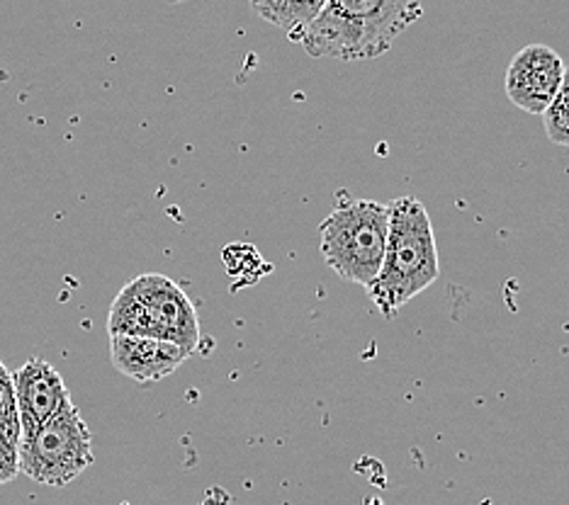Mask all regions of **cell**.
<instances>
[{"mask_svg":"<svg viewBox=\"0 0 569 505\" xmlns=\"http://www.w3.org/2000/svg\"><path fill=\"white\" fill-rule=\"evenodd\" d=\"M327 0H251V10L258 18L288 34L290 42L300 44Z\"/></svg>","mask_w":569,"mask_h":505,"instance_id":"cell-9","label":"cell"},{"mask_svg":"<svg viewBox=\"0 0 569 505\" xmlns=\"http://www.w3.org/2000/svg\"><path fill=\"white\" fill-rule=\"evenodd\" d=\"M0 425L10 427V431H20L16 384H12V372L6 367L3 360H0Z\"/></svg>","mask_w":569,"mask_h":505,"instance_id":"cell-11","label":"cell"},{"mask_svg":"<svg viewBox=\"0 0 569 505\" xmlns=\"http://www.w3.org/2000/svg\"><path fill=\"white\" fill-rule=\"evenodd\" d=\"M20 431H10V427L0 425V484H8L20 472Z\"/></svg>","mask_w":569,"mask_h":505,"instance_id":"cell-12","label":"cell"},{"mask_svg":"<svg viewBox=\"0 0 569 505\" xmlns=\"http://www.w3.org/2000/svg\"><path fill=\"white\" fill-rule=\"evenodd\" d=\"M108 331L110 335H141L173 343L190 355L200 345L196 304L183 287L159 272H147L124 284L110 306Z\"/></svg>","mask_w":569,"mask_h":505,"instance_id":"cell-3","label":"cell"},{"mask_svg":"<svg viewBox=\"0 0 569 505\" xmlns=\"http://www.w3.org/2000/svg\"><path fill=\"white\" fill-rule=\"evenodd\" d=\"M16 384L20 435L42 427L51 416L69 404L71 394L61 374L44 360H28L20 370L12 372Z\"/></svg>","mask_w":569,"mask_h":505,"instance_id":"cell-7","label":"cell"},{"mask_svg":"<svg viewBox=\"0 0 569 505\" xmlns=\"http://www.w3.org/2000/svg\"><path fill=\"white\" fill-rule=\"evenodd\" d=\"M421 16V0H327L300 44L315 59H380Z\"/></svg>","mask_w":569,"mask_h":505,"instance_id":"cell-1","label":"cell"},{"mask_svg":"<svg viewBox=\"0 0 569 505\" xmlns=\"http://www.w3.org/2000/svg\"><path fill=\"white\" fill-rule=\"evenodd\" d=\"M540 117L552 144L569 149V67H565L560 90L555 93L552 102Z\"/></svg>","mask_w":569,"mask_h":505,"instance_id":"cell-10","label":"cell"},{"mask_svg":"<svg viewBox=\"0 0 569 505\" xmlns=\"http://www.w3.org/2000/svg\"><path fill=\"white\" fill-rule=\"evenodd\" d=\"M190 357L173 343L141 339V335H110V360L114 370L139 384H153L183 365Z\"/></svg>","mask_w":569,"mask_h":505,"instance_id":"cell-8","label":"cell"},{"mask_svg":"<svg viewBox=\"0 0 569 505\" xmlns=\"http://www.w3.org/2000/svg\"><path fill=\"white\" fill-rule=\"evenodd\" d=\"M562 57L548 44H528L516 54L503 78L507 98L528 114H542L560 90Z\"/></svg>","mask_w":569,"mask_h":505,"instance_id":"cell-6","label":"cell"},{"mask_svg":"<svg viewBox=\"0 0 569 505\" xmlns=\"http://www.w3.org/2000/svg\"><path fill=\"white\" fill-rule=\"evenodd\" d=\"M20 472L44 486H67L93 464V437L81 411L69 401L42 427L20 435Z\"/></svg>","mask_w":569,"mask_h":505,"instance_id":"cell-5","label":"cell"},{"mask_svg":"<svg viewBox=\"0 0 569 505\" xmlns=\"http://www.w3.org/2000/svg\"><path fill=\"white\" fill-rule=\"evenodd\" d=\"M387 229V204L375 200L343 202L319 224V251L341 280L368 290L382 267Z\"/></svg>","mask_w":569,"mask_h":505,"instance_id":"cell-4","label":"cell"},{"mask_svg":"<svg viewBox=\"0 0 569 505\" xmlns=\"http://www.w3.org/2000/svg\"><path fill=\"white\" fill-rule=\"evenodd\" d=\"M387 206L390 229L382 267L366 292L385 319H395L399 309L441 277V263L429 210L409 194Z\"/></svg>","mask_w":569,"mask_h":505,"instance_id":"cell-2","label":"cell"}]
</instances>
